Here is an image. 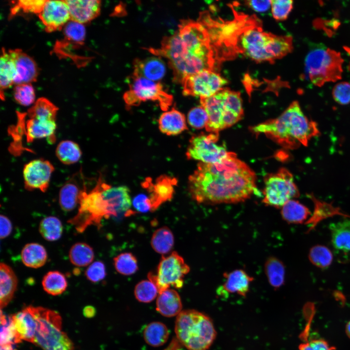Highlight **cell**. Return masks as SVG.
<instances>
[{
    "label": "cell",
    "mask_w": 350,
    "mask_h": 350,
    "mask_svg": "<svg viewBox=\"0 0 350 350\" xmlns=\"http://www.w3.org/2000/svg\"><path fill=\"white\" fill-rule=\"evenodd\" d=\"M256 180L253 170L235 153L228 152L221 162H199L189 177L188 187L192 197L199 204H234L256 193Z\"/></svg>",
    "instance_id": "obj_1"
},
{
    "label": "cell",
    "mask_w": 350,
    "mask_h": 350,
    "mask_svg": "<svg viewBox=\"0 0 350 350\" xmlns=\"http://www.w3.org/2000/svg\"><path fill=\"white\" fill-rule=\"evenodd\" d=\"M151 53L167 59L175 82L205 70L214 71L219 63L207 29L190 19L180 21L178 30L165 37L159 48L147 49Z\"/></svg>",
    "instance_id": "obj_2"
},
{
    "label": "cell",
    "mask_w": 350,
    "mask_h": 350,
    "mask_svg": "<svg viewBox=\"0 0 350 350\" xmlns=\"http://www.w3.org/2000/svg\"><path fill=\"white\" fill-rule=\"evenodd\" d=\"M131 205L129 191L126 186H113L99 177L90 191L85 186L77 213L68 222L74 226L78 233H83L90 226L99 228L103 219L124 215Z\"/></svg>",
    "instance_id": "obj_3"
},
{
    "label": "cell",
    "mask_w": 350,
    "mask_h": 350,
    "mask_svg": "<svg viewBox=\"0 0 350 350\" xmlns=\"http://www.w3.org/2000/svg\"><path fill=\"white\" fill-rule=\"evenodd\" d=\"M254 134H264L283 148L295 149L307 146L309 141L320 134L317 124L303 113L299 103L293 101L275 119L250 127Z\"/></svg>",
    "instance_id": "obj_4"
},
{
    "label": "cell",
    "mask_w": 350,
    "mask_h": 350,
    "mask_svg": "<svg viewBox=\"0 0 350 350\" xmlns=\"http://www.w3.org/2000/svg\"><path fill=\"white\" fill-rule=\"evenodd\" d=\"M293 39L289 35H277L264 32L254 15L249 16L237 42L238 53L257 62H274L292 52Z\"/></svg>",
    "instance_id": "obj_5"
},
{
    "label": "cell",
    "mask_w": 350,
    "mask_h": 350,
    "mask_svg": "<svg viewBox=\"0 0 350 350\" xmlns=\"http://www.w3.org/2000/svg\"><path fill=\"white\" fill-rule=\"evenodd\" d=\"M200 103L208 115L206 130L210 133H219L235 124L244 116L240 93L228 88L211 97L201 98Z\"/></svg>",
    "instance_id": "obj_6"
},
{
    "label": "cell",
    "mask_w": 350,
    "mask_h": 350,
    "mask_svg": "<svg viewBox=\"0 0 350 350\" xmlns=\"http://www.w3.org/2000/svg\"><path fill=\"white\" fill-rule=\"evenodd\" d=\"M175 331L178 341L188 350H208L216 336L211 319L192 309L182 311L177 315Z\"/></svg>",
    "instance_id": "obj_7"
},
{
    "label": "cell",
    "mask_w": 350,
    "mask_h": 350,
    "mask_svg": "<svg viewBox=\"0 0 350 350\" xmlns=\"http://www.w3.org/2000/svg\"><path fill=\"white\" fill-rule=\"evenodd\" d=\"M58 110V108L48 99L41 97L25 113L28 117L26 120L22 113H18V127L23 128L28 142L43 138H47L51 143L54 142Z\"/></svg>",
    "instance_id": "obj_8"
},
{
    "label": "cell",
    "mask_w": 350,
    "mask_h": 350,
    "mask_svg": "<svg viewBox=\"0 0 350 350\" xmlns=\"http://www.w3.org/2000/svg\"><path fill=\"white\" fill-rule=\"evenodd\" d=\"M344 60L338 52L328 48H317L310 51L305 59V73L315 86L340 80Z\"/></svg>",
    "instance_id": "obj_9"
},
{
    "label": "cell",
    "mask_w": 350,
    "mask_h": 350,
    "mask_svg": "<svg viewBox=\"0 0 350 350\" xmlns=\"http://www.w3.org/2000/svg\"><path fill=\"white\" fill-rule=\"evenodd\" d=\"M37 321L34 343L43 350H74V346L62 330V318L56 311L34 307Z\"/></svg>",
    "instance_id": "obj_10"
},
{
    "label": "cell",
    "mask_w": 350,
    "mask_h": 350,
    "mask_svg": "<svg viewBox=\"0 0 350 350\" xmlns=\"http://www.w3.org/2000/svg\"><path fill=\"white\" fill-rule=\"evenodd\" d=\"M262 192V202L277 209H281L288 201L299 195L292 174L285 168L265 176Z\"/></svg>",
    "instance_id": "obj_11"
},
{
    "label": "cell",
    "mask_w": 350,
    "mask_h": 350,
    "mask_svg": "<svg viewBox=\"0 0 350 350\" xmlns=\"http://www.w3.org/2000/svg\"><path fill=\"white\" fill-rule=\"evenodd\" d=\"M129 87L123 95L124 102L129 107L151 101L157 102L161 109L166 111L173 103V97L163 89L160 83L132 75Z\"/></svg>",
    "instance_id": "obj_12"
},
{
    "label": "cell",
    "mask_w": 350,
    "mask_h": 350,
    "mask_svg": "<svg viewBox=\"0 0 350 350\" xmlns=\"http://www.w3.org/2000/svg\"><path fill=\"white\" fill-rule=\"evenodd\" d=\"M190 270L184 259L176 251L163 256L158 266L156 274L150 272L148 278L157 286L158 294L171 286L181 288L184 278Z\"/></svg>",
    "instance_id": "obj_13"
},
{
    "label": "cell",
    "mask_w": 350,
    "mask_h": 350,
    "mask_svg": "<svg viewBox=\"0 0 350 350\" xmlns=\"http://www.w3.org/2000/svg\"><path fill=\"white\" fill-rule=\"evenodd\" d=\"M218 140L219 133L193 136L187 150V158L206 164L221 162L227 156L228 152L225 146L216 143Z\"/></svg>",
    "instance_id": "obj_14"
},
{
    "label": "cell",
    "mask_w": 350,
    "mask_h": 350,
    "mask_svg": "<svg viewBox=\"0 0 350 350\" xmlns=\"http://www.w3.org/2000/svg\"><path fill=\"white\" fill-rule=\"evenodd\" d=\"M227 80L214 71L205 70L186 77L182 82L183 94L201 98L211 97L223 88Z\"/></svg>",
    "instance_id": "obj_15"
},
{
    "label": "cell",
    "mask_w": 350,
    "mask_h": 350,
    "mask_svg": "<svg viewBox=\"0 0 350 350\" xmlns=\"http://www.w3.org/2000/svg\"><path fill=\"white\" fill-rule=\"evenodd\" d=\"M54 170L52 163L43 158L35 159L27 163L23 170L25 188L28 191L38 190L46 192Z\"/></svg>",
    "instance_id": "obj_16"
},
{
    "label": "cell",
    "mask_w": 350,
    "mask_h": 350,
    "mask_svg": "<svg viewBox=\"0 0 350 350\" xmlns=\"http://www.w3.org/2000/svg\"><path fill=\"white\" fill-rule=\"evenodd\" d=\"M38 16L48 33L61 30L70 20L68 6L65 0H46Z\"/></svg>",
    "instance_id": "obj_17"
},
{
    "label": "cell",
    "mask_w": 350,
    "mask_h": 350,
    "mask_svg": "<svg viewBox=\"0 0 350 350\" xmlns=\"http://www.w3.org/2000/svg\"><path fill=\"white\" fill-rule=\"evenodd\" d=\"M16 70L14 84H32L36 81L38 69L34 60L20 49L9 50Z\"/></svg>",
    "instance_id": "obj_18"
},
{
    "label": "cell",
    "mask_w": 350,
    "mask_h": 350,
    "mask_svg": "<svg viewBox=\"0 0 350 350\" xmlns=\"http://www.w3.org/2000/svg\"><path fill=\"white\" fill-rule=\"evenodd\" d=\"M175 178L163 175L158 177L155 183L150 179L144 182L143 187L150 193L148 196L151 203L152 211L156 210L162 203L170 200L174 192V186L176 184Z\"/></svg>",
    "instance_id": "obj_19"
},
{
    "label": "cell",
    "mask_w": 350,
    "mask_h": 350,
    "mask_svg": "<svg viewBox=\"0 0 350 350\" xmlns=\"http://www.w3.org/2000/svg\"><path fill=\"white\" fill-rule=\"evenodd\" d=\"M224 284L218 289V295L237 294L245 297L249 292L250 284L254 278L241 269L223 273Z\"/></svg>",
    "instance_id": "obj_20"
},
{
    "label": "cell",
    "mask_w": 350,
    "mask_h": 350,
    "mask_svg": "<svg viewBox=\"0 0 350 350\" xmlns=\"http://www.w3.org/2000/svg\"><path fill=\"white\" fill-rule=\"evenodd\" d=\"M70 20L84 24L97 18L100 13L101 1L98 0H65Z\"/></svg>",
    "instance_id": "obj_21"
},
{
    "label": "cell",
    "mask_w": 350,
    "mask_h": 350,
    "mask_svg": "<svg viewBox=\"0 0 350 350\" xmlns=\"http://www.w3.org/2000/svg\"><path fill=\"white\" fill-rule=\"evenodd\" d=\"M14 326L19 340L34 343L37 321L34 307L30 306L12 316Z\"/></svg>",
    "instance_id": "obj_22"
},
{
    "label": "cell",
    "mask_w": 350,
    "mask_h": 350,
    "mask_svg": "<svg viewBox=\"0 0 350 350\" xmlns=\"http://www.w3.org/2000/svg\"><path fill=\"white\" fill-rule=\"evenodd\" d=\"M133 76L153 81L162 79L166 72L165 66L159 57H150L144 59L137 58L133 62Z\"/></svg>",
    "instance_id": "obj_23"
},
{
    "label": "cell",
    "mask_w": 350,
    "mask_h": 350,
    "mask_svg": "<svg viewBox=\"0 0 350 350\" xmlns=\"http://www.w3.org/2000/svg\"><path fill=\"white\" fill-rule=\"evenodd\" d=\"M18 284V278L8 264H0V305L5 307L12 299Z\"/></svg>",
    "instance_id": "obj_24"
},
{
    "label": "cell",
    "mask_w": 350,
    "mask_h": 350,
    "mask_svg": "<svg viewBox=\"0 0 350 350\" xmlns=\"http://www.w3.org/2000/svg\"><path fill=\"white\" fill-rule=\"evenodd\" d=\"M78 183L74 175L68 180L60 188L58 201L63 211H71L79 205L81 193L85 185L81 188Z\"/></svg>",
    "instance_id": "obj_25"
},
{
    "label": "cell",
    "mask_w": 350,
    "mask_h": 350,
    "mask_svg": "<svg viewBox=\"0 0 350 350\" xmlns=\"http://www.w3.org/2000/svg\"><path fill=\"white\" fill-rule=\"evenodd\" d=\"M158 126L162 133L169 136L178 135L187 129L185 115L175 108L160 115Z\"/></svg>",
    "instance_id": "obj_26"
},
{
    "label": "cell",
    "mask_w": 350,
    "mask_h": 350,
    "mask_svg": "<svg viewBox=\"0 0 350 350\" xmlns=\"http://www.w3.org/2000/svg\"><path fill=\"white\" fill-rule=\"evenodd\" d=\"M180 297L174 289H168L158 295L156 301V310L166 317L177 315L182 311Z\"/></svg>",
    "instance_id": "obj_27"
},
{
    "label": "cell",
    "mask_w": 350,
    "mask_h": 350,
    "mask_svg": "<svg viewBox=\"0 0 350 350\" xmlns=\"http://www.w3.org/2000/svg\"><path fill=\"white\" fill-rule=\"evenodd\" d=\"M21 259L23 263L28 267L40 268L46 263L48 254L46 248L37 243L26 244L21 251Z\"/></svg>",
    "instance_id": "obj_28"
},
{
    "label": "cell",
    "mask_w": 350,
    "mask_h": 350,
    "mask_svg": "<svg viewBox=\"0 0 350 350\" xmlns=\"http://www.w3.org/2000/svg\"><path fill=\"white\" fill-rule=\"evenodd\" d=\"M330 228L333 247L343 252L350 251V220L332 223Z\"/></svg>",
    "instance_id": "obj_29"
},
{
    "label": "cell",
    "mask_w": 350,
    "mask_h": 350,
    "mask_svg": "<svg viewBox=\"0 0 350 350\" xmlns=\"http://www.w3.org/2000/svg\"><path fill=\"white\" fill-rule=\"evenodd\" d=\"M264 269L268 282L273 288L277 289L284 284L285 268L278 258L274 256L268 257L264 262Z\"/></svg>",
    "instance_id": "obj_30"
},
{
    "label": "cell",
    "mask_w": 350,
    "mask_h": 350,
    "mask_svg": "<svg viewBox=\"0 0 350 350\" xmlns=\"http://www.w3.org/2000/svg\"><path fill=\"white\" fill-rule=\"evenodd\" d=\"M143 336L146 343L149 345L158 347L164 345L167 341L169 332L167 326L163 323L155 321L147 324L143 331Z\"/></svg>",
    "instance_id": "obj_31"
},
{
    "label": "cell",
    "mask_w": 350,
    "mask_h": 350,
    "mask_svg": "<svg viewBox=\"0 0 350 350\" xmlns=\"http://www.w3.org/2000/svg\"><path fill=\"white\" fill-rule=\"evenodd\" d=\"M282 219L291 224L303 223L310 215L309 209L304 205L295 200H290L280 209Z\"/></svg>",
    "instance_id": "obj_32"
},
{
    "label": "cell",
    "mask_w": 350,
    "mask_h": 350,
    "mask_svg": "<svg viewBox=\"0 0 350 350\" xmlns=\"http://www.w3.org/2000/svg\"><path fill=\"white\" fill-rule=\"evenodd\" d=\"M174 236L171 230L164 226L156 230L151 238V245L155 252L162 255L169 253L174 245Z\"/></svg>",
    "instance_id": "obj_33"
},
{
    "label": "cell",
    "mask_w": 350,
    "mask_h": 350,
    "mask_svg": "<svg viewBox=\"0 0 350 350\" xmlns=\"http://www.w3.org/2000/svg\"><path fill=\"white\" fill-rule=\"evenodd\" d=\"M55 155L58 160L65 165L77 163L82 157L79 145L71 140L61 141L57 145Z\"/></svg>",
    "instance_id": "obj_34"
},
{
    "label": "cell",
    "mask_w": 350,
    "mask_h": 350,
    "mask_svg": "<svg viewBox=\"0 0 350 350\" xmlns=\"http://www.w3.org/2000/svg\"><path fill=\"white\" fill-rule=\"evenodd\" d=\"M42 285L44 290L49 295L58 296L66 290L68 281L65 275L61 272L50 271L43 276Z\"/></svg>",
    "instance_id": "obj_35"
},
{
    "label": "cell",
    "mask_w": 350,
    "mask_h": 350,
    "mask_svg": "<svg viewBox=\"0 0 350 350\" xmlns=\"http://www.w3.org/2000/svg\"><path fill=\"white\" fill-rule=\"evenodd\" d=\"M69 257L73 265L77 267H85L92 262L94 252L93 248L88 244L77 242L70 247Z\"/></svg>",
    "instance_id": "obj_36"
},
{
    "label": "cell",
    "mask_w": 350,
    "mask_h": 350,
    "mask_svg": "<svg viewBox=\"0 0 350 350\" xmlns=\"http://www.w3.org/2000/svg\"><path fill=\"white\" fill-rule=\"evenodd\" d=\"M16 75L15 64L13 59L4 48H2L0 59V91L10 88L14 84Z\"/></svg>",
    "instance_id": "obj_37"
},
{
    "label": "cell",
    "mask_w": 350,
    "mask_h": 350,
    "mask_svg": "<svg viewBox=\"0 0 350 350\" xmlns=\"http://www.w3.org/2000/svg\"><path fill=\"white\" fill-rule=\"evenodd\" d=\"M63 225L57 217L49 216L42 219L39 225V232L42 237L49 242L59 240L63 233Z\"/></svg>",
    "instance_id": "obj_38"
},
{
    "label": "cell",
    "mask_w": 350,
    "mask_h": 350,
    "mask_svg": "<svg viewBox=\"0 0 350 350\" xmlns=\"http://www.w3.org/2000/svg\"><path fill=\"white\" fill-rule=\"evenodd\" d=\"M113 262L117 272L122 275H133L139 269L137 258L130 252L119 254L113 259Z\"/></svg>",
    "instance_id": "obj_39"
},
{
    "label": "cell",
    "mask_w": 350,
    "mask_h": 350,
    "mask_svg": "<svg viewBox=\"0 0 350 350\" xmlns=\"http://www.w3.org/2000/svg\"><path fill=\"white\" fill-rule=\"evenodd\" d=\"M0 346L15 344L21 341L18 338L12 316L7 317L0 311Z\"/></svg>",
    "instance_id": "obj_40"
},
{
    "label": "cell",
    "mask_w": 350,
    "mask_h": 350,
    "mask_svg": "<svg viewBox=\"0 0 350 350\" xmlns=\"http://www.w3.org/2000/svg\"><path fill=\"white\" fill-rule=\"evenodd\" d=\"M134 293L139 301L149 303L156 298L158 291L156 285L148 279L138 282L135 286Z\"/></svg>",
    "instance_id": "obj_41"
},
{
    "label": "cell",
    "mask_w": 350,
    "mask_h": 350,
    "mask_svg": "<svg viewBox=\"0 0 350 350\" xmlns=\"http://www.w3.org/2000/svg\"><path fill=\"white\" fill-rule=\"evenodd\" d=\"M332 258L330 250L320 245L313 246L309 254V258L311 262L321 268L328 267L331 264Z\"/></svg>",
    "instance_id": "obj_42"
},
{
    "label": "cell",
    "mask_w": 350,
    "mask_h": 350,
    "mask_svg": "<svg viewBox=\"0 0 350 350\" xmlns=\"http://www.w3.org/2000/svg\"><path fill=\"white\" fill-rule=\"evenodd\" d=\"M46 0H19L12 1L9 17L12 18L20 10L25 13H34L37 15L42 11Z\"/></svg>",
    "instance_id": "obj_43"
},
{
    "label": "cell",
    "mask_w": 350,
    "mask_h": 350,
    "mask_svg": "<svg viewBox=\"0 0 350 350\" xmlns=\"http://www.w3.org/2000/svg\"><path fill=\"white\" fill-rule=\"evenodd\" d=\"M13 96L18 104L27 106L35 102V95L32 84H21L14 87Z\"/></svg>",
    "instance_id": "obj_44"
},
{
    "label": "cell",
    "mask_w": 350,
    "mask_h": 350,
    "mask_svg": "<svg viewBox=\"0 0 350 350\" xmlns=\"http://www.w3.org/2000/svg\"><path fill=\"white\" fill-rule=\"evenodd\" d=\"M208 119L207 113L202 106L192 108L187 115L188 123L192 128L197 129L205 128Z\"/></svg>",
    "instance_id": "obj_45"
},
{
    "label": "cell",
    "mask_w": 350,
    "mask_h": 350,
    "mask_svg": "<svg viewBox=\"0 0 350 350\" xmlns=\"http://www.w3.org/2000/svg\"><path fill=\"white\" fill-rule=\"evenodd\" d=\"M293 7V1L291 0H271L272 15L277 20L286 19L292 11Z\"/></svg>",
    "instance_id": "obj_46"
},
{
    "label": "cell",
    "mask_w": 350,
    "mask_h": 350,
    "mask_svg": "<svg viewBox=\"0 0 350 350\" xmlns=\"http://www.w3.org/2000/svg\"><path fill=\"white\" fill-rule=\"evenodd\" d=\"M86 278L93 283L98 282L104 280L106 275L104 263L101 261L92 262L85 272Z\"/></svg>",
    "instance_id": "obj_47"
},
{
    "label": "cell",
    "mask_w": 350,
    "mask_h": 350,
    "mask_svg": "<svg viewBox=\"0 0 350 350\" xmlns=\"http://www.w3.org/2000/svg\"><path fill=\"white\" fill-rule=\"evenodd\" d=\"M332 95L334 101L341 105L350 103V83L341 82L336 84L332 91Z\"/></svg>",
    "instance_id": "obj_48"
},
{
    "label": "cell",
    "mask_w": 350,
    "mask_h": 350,
    "mask_svg": "<svg viewBox=\"0 0 350 350\" xmlns=\"http://www.w3.org/2000/svg\"><path fill=\"white\" fill-rule=\"evenodd\" d=\"M299 350H332L328 343L322 339L312 340L301 344Z\"/></svg>",
    "instance_id": "obj_49"
},
{
    "label": "cell",
    "mask_w": 350,
    "mask_h": 350,
    "mask_svg": "<svg viewBox=\"0 0 350 350\" xmlns=\"http://www.w3.org/2000/svg\"><path fill=\"white\" fill-rule=\"evenodd\" d=\"M133 205L135 209L142 212L152 211V207L148 196L144 195L138 196L133 201Z\"/></svg>",
    "instance_id": "obj_50"
},
{
    "label": "cell",
    "mask_w": 350,
    "mask_h": 350,
    "mask_svg": "<svg viewBox=\"0 0 350 350\" xmlns=\"http://www.w3.org/2000/svg\"><path fill=\"white\" fill-rule=\"evenodd\" d=\"M0 237L1 239H5L9 236L12 231V224L10 220L5 215L0 214Z\"/></svg>",
    "instance_id": "obj_51"
},
{
    "label": "cell",
    "mask_w": 350,
    "mask_h": 350,
    "mask_svg": "<svg viewBox=\"0 0 350 350\" xmlns=\"http://www.w3.org/2000/svg\"><path fill=\"white\" fill-rule=\"evenodd\" d=\"M245 2L248 7L258 12H265L271 6V0H247Z\"/></svg>",
    "instance_id": "obj_52"
},
{
    "label": "cell",
    "mask_w": 350,
    "mask_h": 350,
    "mask_svg": "<svg viewBox=\"0 0 350 350\" xmlns=\"http://www.w3.org/2000/svg\"><path fill=\"white\" fill-rule=\"evenodd\" d=\"M96 313L95 307L91 305L85 307L83 310V314L87 318H89L94 317Z\"/></svg>",
    "instance_id": "obj_53"
},
{
    "label": "cell",
    "mask_w": 350,
    "mask_h": 350,
    "mask_svg": "<svg viewBox=\"0 0 350 350\" xmlns=\"http://www.w3.org/2000/svg\"><path fill=\"white\" fill-rule=\"evenodd\" d=\"M14 344H10L0 346V350H16L14 346Z\"/></svg>",
    "instance_id": "obj_54"
},
{
    "label": "cell",
    "mask_w": 350,
    "mask_h": 350,
    "mask_svg": "<svg viewBox=\"0 0 350 350\" xmlns=\"http://www.w3.org/2000/svg\"><path fill=\"white\" fill-rule=\"evenodd\" d=\"M344 50L346 51V52L348 53L349 56L350 57V47L348 46H344ZM348 69L349 70H350V61L349 62V64L348 65Z\"/></svg>",
    "instance_id": "obj_55"
},
{
    "label": "cell",
    "mask_w": 350,
    "mask_h": 350,
    "mask_svg": "<svg viewBox=\"0 0 350 350\" xmlns=\"http://www.w3.org/2000/svg\"><path fill=\"white\" fill-rule=\"evenodd\" d=\"M346 332L347 334L350 337V321L347 325Z\"/></svg>",
    "instance_id": "obj_56"
}]
</instances>
